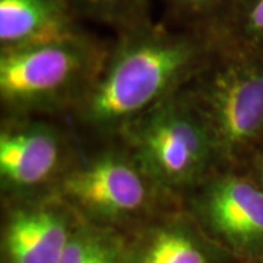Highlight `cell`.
Listing matches in <instances>:
<instances>
[{
	"mask_svg": "<svg viewBox=\"0 0 263 263\" xmlns=\"http://www.w3.org/2000/svg\"><path fill=\"white\" fill-rule=\"evenodd\" d=\"M216 51L205 32L152 19L116 34L91 91L70 114L73 126L95 141H113L181 91Z\"/></svg>",
	"mask_w": 263,
	"mask_h": 263,
	"instance_id": "obj_1",
	"label": "cell"
},
{
	"mask_svg": "<svg viewBox=\"0 0 263 263\" xmlns=\"http://www.w3.org/2000/svg\"><path fill=\"white\" fill-rule=\"evenodd\" d=\"M110 43L86 31L0 51L3 119L70 114L100 75Z\"/></svg>",
	"mask_w": 263,
	"mask_h": 263,
	"instance_id": "obj_2",
	"label": "cell"
},
{
	"mask_svg": "<svg viewBox=\"0 0 263 263\" xmlns=\"http://www.w3.org/2000/svg\"><path fill=\"white\" fill-rule=\"evenodd\" d=\"M54 192L85 221L119 231L133 230L179 202L161 192L119 139L79 152Z\"/></svg>",
	"mask_w": 263,
	"mask_h": 263,
	"instance_id": "obj_3",
	"label": "cell"
},
{
	"mask_svg": "<svg viewBox=\"0 0 263 263\" xmlns=\"http://www.w3.org/2000/svg\"><path fill=\"white\" fill-rule=\"evenodd\" d=\"M116 139L174 200L221 170L206 124L181 91L132 122Z\"/></svg>",
	"mask_w": 263,
	"mask_h": 263,
	"instance_id": "obj_4",
	"label": "cell"
},
{
	"mask_svg": "<svg viewBox=\"0 0 263 263\" xmlns=\"http://www.w3.org/2000/svg\"><path fill=\"white\" fill-rule=\"evenodd\" d=\"M181 92L206 124L221 170L237 168L263 142V59L218 50Z\"/></svg>",
	"mask_w": 263,
	"mask_h": 263,
	"instance_id": "obj_5",
	"label": "cell"
},
{
	"mask_svg": "<svg viewBox=\"0 0 263 263\" xmlns=\"http://www.w3.org/2000/svg\"><path fill=\"white\" fill-rule=\"evenodd\" d=\"M200 230L233 259H263V189L238 170H218L180 199Z\"/></svg>",
	"mask_w": 263,
	"mask_h": 263,
	"instance_id": "obj_6",
	"label": "cell"
},
{
	"mask_svg": "<svg viewBox=\"0 0 263 263\" xmlns=\"http://www.w3.org/2000/svg\"><path fill=\"white\" fill-rule=\"evenodd\" d=\"M78 154L72 135L48 117L2 119V202L53 193Z\"/></svg>",
	"mask_w": 263,
	"mask_h": 263,
	"instance_id": "obj_7",
	"label": "cell"
},
{
	"mask_svg": "<svg viewBox=\"0 0 263 263\" xmlns=\"http://www.w3.org/2000/svg\"><path fill=\"white\" fill-rule=\"evenodd\" d=\"M82 219L56 192L3 202V263H62Z\"/></svg>",
	"mask_w": 263,
	"mask_h": 263,
	"instance_id": "obj_8",
	"label": "cell"
},
{
	"mask_svg": "<svg viewBox=\"0 0 263 263\" xmlns=\"http://www.w3.org/2000/svg\"><path fill=\"white\" fill-rule=\"evenodd\" d=\"M231 257L179 202L151 216L127 237V263H221Z\"/></svg>",
	"mask_w": 263,
	"mask_h": 263,
	"instance_id": "obj_9",
	"label": "cell"
},
{
	"mask_svg": "<svg viewBox=\"0 0 263 263\" xmlns=\"http://www.w3.org/2000/svg\"><path fill=\"white\" fill-rule=\"evenodd\" d=\"M72 0H0V51L82 31Z\"/></svg>",
	"mask_w": 263,
	"mask_h": 263,
	"instance_id": "obj_10",
	"label": "cell"
},
{
	"mask_svg": "<svg viewBox=\"0 0 263 263\" xmlns=\"http://www.w3.org/2000/svg\"><path fill=\"white\" fill-rule=\"evenodd\" d=\"M212 38L219 51L263 59V0H235Z\"/></svg>",
	"mask_w": 263,
	"mask_h": 263,
	"instance_id": "obj_11",
	"label": "cell"
},
{
	"mask_svg": "<svg viewBox=\"0 0 263 263\" xmlns=\"http://www.w3.org/2000/svg\"><path fill=\"white\" fill-rule=\"evenodd\" d=\"M79 19H89L116 34L151 21V0H72Z\"/></svg>",
	"mask_w": 263,
	"mask_h": 263,
	"instance_id": "obj_12",
	"label": "cell"
},
{
	"mask_svg": "<svg viewBox=\"0 0 263 263\" xmlns=\"http://www.w3.org/2000/svg\"><path fill=\"white\" fill-rule=\"evenodd\" d=\"M171 21L183 28L214 35L235 0H162Z\"/></svg>",
	"mask_w": 263,
	"mask_h": 263,
	"instance_id": "obj_13",
	"label": "cell"
},
{
	"mask_svg": "<svg viewBox=\"0 0 263 263\" xmlns=\"http://www.w3.org/2000/svg\"><path fill=\"white\" fill-rule=\"evenodd\" d=\"M233 170L241 171L259 187L263 189V142L246 157L245 161L237 168Z\"/></svg>",
	"mask_w": 263,
	"mask_h": 263,
	"instance_id": "obj_14",
	"label": "cell"
},
{
	"mask_svg": "<svg viewBox=\"0 0 263 263\" xmlns=\"http://www.w3.org/2000/svg\"><path fill=\"white\" fill-rule=\"evenodd\" d=\"M88 263H127V235Z\"/></svg>",
	"mask_w": 263,
	"mask_h": 263,
	"instance_id": "obj_15",
	"label": "cell"
},
{
	"mask_svg": "<svg viewBox=\"0 0 263 263\" xmlns=\"http://www.w3.org/2000/svg\"><path fill=\"white\" fill-rule=\"evenodd\" d=\"M253 263H263V259L262 260H257V262H253Z\"/></svg>",
	"mask_w": 263,
	"mask_h": 263,
	"instance_id": "obj_16",
	"label": "cell"
}]
</instances>
